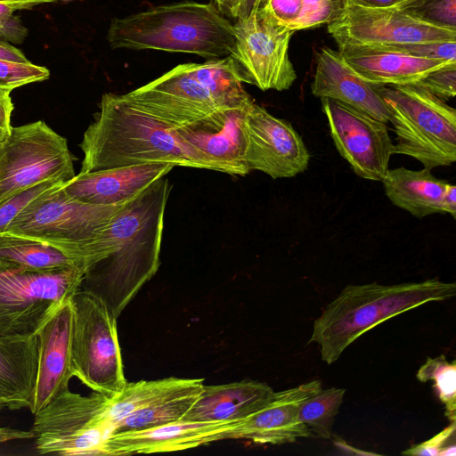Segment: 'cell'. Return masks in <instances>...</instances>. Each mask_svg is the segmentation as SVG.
Returning a JSON list of instances; mask_svg holds the SVG:
<instances>
[{"mask_svg": "<svg viewBox=\"0 0 456 456\" xmlns=\"http://www.w3.org/2000/svg\"><path fill=\"white\" fill-rule=\"evenodd\" d=\"M321 101L339 154L361 178L382 182L394 154L387 124L338 101Z\"/></svg>", "mask_w": 456, "mask_h": 456, "instance_id": "obj_12", "label": "cell"}, {"mask_svg": "<svg viewBox=\"0 0 456 456\" xmlns=\"http://www.w3.org/2000/svg\"><path fill=\"white\" fill-rule=\"evenodd\" d=\"M0 60L18 63L29 62L20 50L4 40H0Z\"/></svg>", "mask_w": 456, "mask_h": 456, "instance_id": "obj_41", "label": "cell"}, {"mask_svg": "<svg viewBox=\"0 0 456 456\" xmlns=\"http://www.w3.org/2000/svg\"><path fill=\"white\" fill-rule=\"evenodd\" d=\"M273 393L269 385L256 380L204 384L195 403L181 420L237 422L264 405Z\"/></svg>", "mask_w": 456, "mask_h": 456, "instance_id": "obj_23", "label": "cell"}, {"mask_svg": "<svg viewBox=\"0 0 456 456\" xmlns=\"http://www.w3.org/2000/svg\"><path fill=\"white\" fill-rule=\"evenodd\" d=\"M380 86L357 74L338 51L323 47L318 53L311 84L315 97L338 101L387 124L390 110L379 93Z\"/></svg>", "mask_w": 456, "mask_h": 456, "instance_id": "obj_19", "label": "cell"}, {"mask_svg": "<svg viewBox=\"0 0 456 456\" xmlns=\"http://www.w3.org/2000/svg\"><path fill=\"white\" fill-rule=\"evenodd\" d=\"M71 332L70 298L61 304L37 331V373L28 406L34 415L69 388V380L73 377Z\"/></svg>", "mask_w": 456, "mask_h": 456, "instance_id": "obj_17", "label": "cell"}, {"mask_svg": "<svg viewBox=\"0 0 456 456\" xmlns=\"http://www.w3.org/2000/svg\"><path fill=\"white\" fill-rule=\"evenodd\" d=\"M322 388L319 379L280 392L248 417L235 422L226 439H247L260 444H283L313 436L298 418L301 403Z\"/></svg>", "mask_w": 456, "mask_h": 456, "instance_id": "obj_16", "label": "cell"}, {"mask_svg": "<svg viewBox=\"0 0 456 456\" xmlns=\"http://www.w3.org/2000/svg\"><path fill=\"white\" fill-rule=\"evenodd\" d=\"M235 422L179 420L140 431L110 434L102 445V455H128L191 449L227 438Z\"/></svg>", "mask_w": 456, "mask_h": 456, "instance_id": "obj_18", "label": "cell"}, {"mask_svg": "<svg viewBox=\"0 0 456 456\" xmlns=\"http://www.w3.org/2000/svg\"><path fill=\"white\" fill-rule=\"evenodd\" d=\"M107 41L112 49L185 53L212 60L232 53L235 34L233 23L214 3L182 1L113 18Z\"/></svg>", "mask_w": 456, "mask_h": 456, "instance_id": "obj_3", "label": "cell"}, {"mask_svg": "<svg viewBox=\"0 0 456 456\" xmlns=\"http://www.w3.org/2000/svg\"><path fill=\"white\" fill-rule=\"evenodd\" d=\"M400 8L429 24L456 30V0H414Z\"/></svg>", "mask_w": 456, "mask_h": 456, "instance_id": "obj_31", "label": "cell"}, {"mask_svg": "<svg viewBox=\"0 0 456 456\" xmlns=\"http://www.w3.org/2000/svg\"><path fill=\"white\" fill-rule=\"evenodd\" d=\"M63 184L37 198L5 232L62 250L93 239L134 198L111 205L88 204L66 193Z\"/></svg>", "mask_w": 456, "mask_h": 456, "instance_id": "obj_9", "label": "cell"}, {"mask_svg": "<svg viewBox=\"0 0 456 456\" xmlns=\"http://www.w3.org/2000/svg\"><path fill=\"white\" fill-rule=\"evenodd\" d=\"M109 397L93 392L84 396L69 388L35 414L31 431L38 453L102 455L110 428L100 418Z\"/></svg>", "mask_w": 456, "mask_h": 456, "instance_id": "obj_10", "label": "cell"}, {"mask_svg": "<svg viewBox=\"0 0 456 456\" xmlns=\"http://www.w3.org/2000/svg\"><path fill=\"white\" fill-rule=\"evenodd\" d=\"M248 108L221 110L192 124L173 129L179 138L227 166L233 175L243 176L250 172L244 159L240 126Z\"/></svg>", "mask_w": 456, "mask_h": 456, "instance_id": "obj_22", "label": "cell"}, {"mask_svg": "<svg viewBox=\"0 0 456 456\" xmlns=\"http://www.w3.org/2000/svg\"><path fill=\"white\" fill-rule=\"evenodd\" d=\"M421 382L431 380L440 401L445 408V415L453 421L456 419V364L448 362L444 355L428 357L417 372Z\"/></svg>", "mask_w": 456, "mask_h": 456, "instance_id": "obj_30", "label": "cell"}, {"mask_svg": "<svg viewBox=\"0 0 456 456\" xmlns=\"http://www.w3.org/2000/svg\"><path fill=\"white\" fill-rule=\"evenodd\" d=\"M346 389L340 387L322 388L305 399L298 410L299 420L307 427L314 436L329 439Z\"/></svg>", "mask_w": 456, "mask_h": 456, "instance_id": "obj_29", "label": "cell"}, {"mask_svg": "<svg viewBox=\"0 0 456 456\" xmlns=\"http://www.w3.org/2000/svg\"><path fill=\"white\" fill-rule=\"evenodd\" d=\"M55 0H0L1 4L13 6L16 10L27 9L37 4L53 2Z\"/></svg>", "mask_w": 456, "mask_h": 456, "instance_id": "obj_45", "label": "cell"}, {"mask_svg": "<svg viewBox=\"0 0 456 456\" xmlns=\"http://www.w3.org/2000/svg\"><path fill=\"white\" fill-rule=\"evenodd\" d=\"M455 294L454 282L437 278L389 285H347L314 320L309 343L317 344L322 360L331 364L378 324L424 304L450 299Z\"/></svg>", "mask_w": 456, "mask_h": 456, "instance_id": "obj_4", "label": "cell"}, {"mask_svg": "<svg viewBox=\"0 0 456 456\" xmlns=\"http://www.w3.org/2000/svg\"><path fill=\"white\" fill-rule=\"evenodd\" d=\"M84 271L34 272L0 260V337L35 334L79 289Z\"/></svg>", "mask_w": 456, "mask_h": 456, "instance_id": "obj_7", "label": "cell"}, {"mask_svg": "<svg viewBox=\"0 0 456 456\" xmlns=\"http://www.w3.org/2000/svg\"><path fill=\"white\" fill-rule=\"evenodd\" d=\"M94 121L83 134L80 174L149 163L232 171L177 136L173 128L146 115L122 94H103Z\"/></svg>", "mask_w": 456, "mask_h": 456, "instance_id": "obj_2", "label": "cell"}, {"mask_svg": "<svg viewBox=\"0 0 456 456\" xmlns=\"http://www.w3.org/2000/svg\"><path fill=\"white\" fill-rule=\"evenodd\" d=\"M240 126L244 159L250 171L277 179L293 177L307 169L308 150L287 120L253 102L245 110Z\"/></svg>", "mask_w": 456, "mask_h": 456, "instance_id": "obj_15", "label": "cell"}, {"mask_svg": "<svg viewBox=\"0 0 456 456\" xmlns=\"http://www.w3.org/2000/svg\"><path fill=\"white\" fill-rule=\"evenodd\" d=\"M11 92V89L0 87V145L10 136L12 128L11 116L13 110V103Z\"/></svg>", "mask_w": 456, "mask_h": 456, "instance_id": "obj_39", "label": "cell"}, {"mask_svg": "<svg viewBox=\"0 0 456 456\" xmlns=\"http://www.w3.org/2000/svg\"><path fill=\"white\" fill-rule=\"evenodd\" d=\"M379 93L390 110L394 154L411 157L430 170L455 162V109L418 83L382 86Z\"/></svg>", "mask_w": 456, "mask_h": 456, "instance_id": "obj_5", "label": "cell"}, {"mask_svg": "<svg viewBox=\"0 0 456 456\" xmlns=\"http://www.w3.org/2000/svg\"><path fill=\"white\" fill-rule=\"evenodd\" d=\"M218 10L227 18H233L236 0H213Z\"/></svg>", "mask_w": 456, "mask_h": 456, "instance_id": "obj_46", "label": "cell"}, {"mask_svg": "<svg viewBox=\"0 0 456 456\" xmlns=\"http://www.w3.org/2000/svg\"><path fill=\"white\" fill-rule=\"evenodd\" d=\"M455 420L451 421L447 426L438 434L435 435L430 439L414 444L403 451L402 454L409 456H451L456 454L455 446Z\"/></svg>", "mask_w": 456, "mask_h": 456, "instance_id": "obj_35", "label": "cell"}, {"mask_svg": "<svg viewBox=\"0 0 456 456\" xmlns=\"http://www.w3.org/2000/svg\"><path fill=\"white\" fill-rule=\"evenodd\" d=\"M0 260L34 272L77 266L49 243L7 232L0 233Z\"/></svg>", "mask_w": 456, "mask_h": 456, "instance_id": "obj_27", "label": "cell"}, {"mask_svg": "<svg viewBox=\"0 0 456 456\" xmlns=\"http://www.w3.org/2000/svg\"><path fill=\"white\" fill-rule=\"evenodd\" d=\"M234 60L242 83L262 91L288 90L297 79L289 56L294 32L274 23L259 7L233 23Z\"/></svg>", "mask_w": 456, "mask_h": 456, "instance_id": "obj_11", "label": "cell"}, {"mask_svg": "<svg viewBox=\"0 0 456 456\" xmlns=\"http://www.w3.org/2000/svg\"><path fill=\"white\" fill-rule=\"evenodd\" d=\"M122 97L146 115L170 128L197 122L228 109L179 64L158 78Z\"/></svg>", "mask_w": 456, "mask_h": 456, "instance_id": "obj_13", "label": "cell"}, {"mask_svg": "<svg viewBox=\"0 0 456 456\" xmlns=\"http://www.w3.org/2000/svg\"><path fill=\"white\" fill-rule=\"evenodd\" d=\"M414 0H347L348 5L370 8L403 7Z\"/></svg>", "mask_w": 456, "mask_h": 456, "instance_id": "obj_40", "label": "cell"}, {"mask_svg": "<svg viewBox=\"0 0 456 456\" xmlns=\"http://www.w3.org/2000/svg\"><path fill=\"white\" fill-rule=\"evenodd\" d=\"M20 408H22V406L18 403L11 401L0 395V410H17Z\"/></svg>", "mask_w": 456, "mask_h": 456, "instance_id": "obj_47", "label": "cell"}, {"mask_svg": "<svg viewBox=\"0 0 456 456\" xmlns=\"http://www.w3.org/2000/svg\"><path fill=\"white\" fill-rule=\"evenodd\" d=\"M418 84L444 102L453 98L456 94V62L429 72Z\"/></svg>", "mask_w": 456, "mask_h": 456, "instance_id": "obj_36", "label": "cell"}, {"mask_svg": "<svg viewBox=\"0 0 456 456\" xmlns=\"http://www.w3.org/2000/svg\"><path fill=\"white\" fill-rule=\"evenodd\" d=\"M265 0H236L233 19L242 18L249 15L258 9Z\"/></svg>", "mask_w": 456, "mask_h": 456, "instance_id": "obj_42", "label": "cell"}, {"mask_svg": "<svg viewBox=\"0 0 456 456\" xmlns=\"http://www.w3.org/2000/svg\"><path fill=\"white\" fill-rule=\"evenodd\" d=\"M37 373V333L0 337V395L28 407Z\"/></svg>", "mask_w": 456, "mask_h": 456, "instance_id": "obj_25", "label": "cell"}, {"mask_svg": "<svg viewBox=\"0 0 456 456\" xmlns=\"http://www.w3.org/2000/svg\"><path fill=\"white\" fill-rule=\"evenodd\" d=\"M50 71L31 61L18 63L0 60V87L12 91L20 86L48 79Z\"/></svg>", "mask_w": 456, "mask_h": 456, "instance_id": "obj_34", "label": "cell"}, {"mask_svg": "<svg viewBox=\"0 0 456 456\" xmlns=\"http://www.w3.org/2000/svg\"><path fill=\"white\" fill-rule=\"evenodd\" d=\"M338 51L357 74L380 86L415 84L429 72L450 63L410 55L387 45H345L338 46Z\"/></svg>", "mask_w": 456, "mask_h": 456, "instance_id": "obj_21", "label": "cell"}, {"mask_svg": "<svg viewBox=\"0 0 456 456\" xmlns=\"http://www.w3.org/2000/svg\"><path fill=\"white\" fill-rule=\"evenodd\" d=\"M328 31L338 46L456 41V30L425 22L400 7L348 5L341 18L328 25Z\"/></svg>", "mask_w": 456, "mask_h": 456, "instance_id": "obj_14", "label": "cell"}, {"mask_svg": "<svg viewBox=\"0 0 456 456\" xmlns=\"http://www.w3.org/2000/svg\"><path fill=\"white\" fill-rule=\"evenodd\" d=\"M73 377L110 398L126 383L117 318L95 296L78 289L71 297Z\"/></svg>", "mask_w": 456, "mask_h": 456, "instance_id": "obj_6", "label": "cell"}, {"mask_svg": "<svg viewBox=\"0 0 456 456\" xmlns=\"http://www.w3.org/2000/svg\"><path fill=\"white\" fill-rule=\"evenodd\" d=\"M382 183L392 204L413 216L444 214L443 198L448 182L435 177L430 169L389 168Z\"/></svg>", "mask_w": 456, "mask_h": 456, "instance_id": "obj_24", "label": "cell"}, {"mask_svg": "<svg viewBox=\"0 0 456 456\" xmlns=\"http://www.w3.org/2000/svg\"><path fill=\"white\" fill-rule=\"evenodd\" d=\"M59 181H45L27 188L0 202V233L37 198L49 190L63 184Z\"/></svg>", "mask_w": 456, "mask_h": 456, "instance_id": "obj_32", "label": "cell"}, {"mask_svg": "<svg viewBox=\"0 0 456 456\" xmlns=\"http://www.w3.org/2000/svg\"><path fill=\"white\" fill-rule=\"evenodd\" d=\"M174 167L169 163H149L78 173L63 184V189L85 203L118 204L140 194Z\"/></svg>", "mask_w": 456, "mask_h": 456, "instance_id": "obj_20", "label": "cell"}, {"mask_svg": "<svg viewBox=\"0 0 456 456\" xmlns=\"http://www.w3.org/2000/svg\"><path fill=\"white\" fill-rule=\"evenodd\" d=\"M76 175L66 138L43 120L12 128L0 146V202L45 181Z\"/></svg>", "mask_w": 456, "mask_h": 456, "instance_id": "obj_8", "label": "cell"}, {"mask_svg": "<svg viewBox=\"0 0 456 456\" xmlns=\"http://www.w3.org/2000/svg\"><path fill=\"white\" fill-rule=\"evenodd\" d=\"M203 379L166 378L126 382L118 395L108 399L101 421L111 429L120 420L142 408L175 396L200 393Z\"/></svg>", "mask_w": 456, "mask_h": 456, "instance_id": "obj_26", "label": "cell"}, {"mask_svg": "<svg viewBox=\"0 0 456 456\" xmlns=\"http://www.w3.org/2000/svg\"><path fill=\"white\" fill-rule=\"evenodd\" d=\"M15 10L12 5L0 3V37L11 43L20 44L28 31L20 18L13 14Z\"/></svg>", "mask_w": 456, "mask_h": 456, "instance_id": "obj_38", "label": "cell"}, {"mask_svg": "<svg viewBox=\"0 0 456 456\" xmlns=\"http://www.w3.org/2000/svg\"><path fill=\"white\" fill-rule=\"evenodd\" d=\"M444 213L450 214L453 218L456 217V187L448 183L443 198Z\"/></svg>", "mask_w": 456, "mask_h": 456, "instance_id": "obj_43", "label": "cell"}, {"mask_svg": "<svg viewBox=\"0 0 456 456\" xmlns=\"http://www.w3.org/2000/svg\"><path fill=\"white\" fill-rule=\"evenodd\" d=\"M200 394L175 396L138 410L113 426L110 434L145 430L179 421Z\"/></svg>", "mask_w": 456, "mask_h": 456, "instance_id": "obj_28", "label": "cell"}, {"mask_svg": "<svg viewBox=\"0 0 456 456\" xmlns=\"http://www.w3.org/2000/svg\"><path fill=\"white\" fill-rule=\"evenodd\" d=\"M303 6L302 29L329 25L341 18L347 0H300Z\"/></svg>", "mask_w": 456, "mask_h": 456, "instance_id": "obj_33", "label": "cell"}, {"mask_svg": "<svg viewBox=\"0 0 456 456\" xmlns=\"http://www.w3.org/2000/svg\"><path fill=\"white\" fill-rule=\"evenodd\" d=\"M171 187L167 176L157 180L93 239L61 250L85 273L79 289L98 297L117 319L159 267Z\"/></svg>", "mask_w": 456, "mask_h": 456, "instance_id": "obj_1", "label": "cell"}, {"mask_svg": "<svg viewBox=\"0 0 456 456\" xmlns=\"http://www.w3.org/2000/svg\"><path fill=\"white\" fill-rule=\"evenodd\" d=\"M31 438H34V434L31 430L26 431L10 428H0V443Z\"/></svg>", "mask_w": 456, "mask_h": 456, "instance_id": "obj_44", "label": "cell"}, {"mask_svg": "<svg viewBox=\"0 0 456 456\" xmlns=\"http://www.w3.org/2000/svg\"><path fill=\"white\" fill-rule=\"evenodd\" d=\"M387 46L417 57L446 62L456 61V41L420 42Z\"/></svg>", "mask_w": 456, "mask_h": 456, "instance_id": "obj_37", "label": "cell"}]
</instances>
